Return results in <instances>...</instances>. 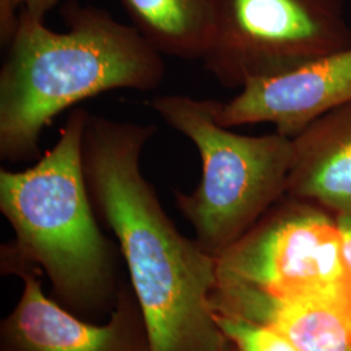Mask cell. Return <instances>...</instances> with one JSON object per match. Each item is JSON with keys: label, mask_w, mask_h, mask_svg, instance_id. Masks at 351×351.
Segmentation results:
<instances>
[{"label": "cell", "mask_w": 351, "mask_h": 351, "mask_svg": "<svg viewBox=\"0 0 351 351\" xmlns=\"http://www.w3.org/2000/svg\"><path fill=\"white\" fill-rule=\"evenodd\" d=\"M14 4L19 11L45 21V16L59 4V0H14Z\"/></svg>", "instance_id": "5bb4252c"}, {"label": "cell", "mask_w": 351, "mask_h": 351, "mask_svg": "<svg viewBox=\"0 0 351 351\" xmlns=\"http://www.w3.org/2000/svg\"><path fill=\"white\" fill-rule=\"evenodd\" d=\"M291 146L287 194L351 215V103L317 117Z\"/></svg>", "instance_id": "9c48e42d"}, {"label": "cell", "mask_w": 351, "mask_h": 351, "mask_svg": "<svg viewBox=\"0 0 351 351\" xmlns=\"http://www.w3.org/2000/svg\"><path fill=\"white\" fill-rule=\"evenodd\" d=\"M20 11L14 0H0V43L5 47L11 43L19 26Z\"/></svg>", "instance_id": "4fadbf2b"}, {"label": "cell", "mask_w": 351, "mask_h": 351, "mask_svg": "<svg viewBox=\"0 0 351 351\" xmlns=\"http://www.w3.org/2000/svg\"><path fill=\"white\" fill-rule=\"evenodd\" d=\"M219 101L182 94L149 101L164 123L190 139L201 156L202 177L190 193L175 191L176 207L202 247L217 256L287 195L291 138L278 133L245 136L220 125Z\"/></svg>", "instance_id": "277c9868"}, {"label": "cell", "mask_w": 351, "mask_h": 351, "mask_svg": "<svg viewBox=\"0 0 351 351\" xmlns=\"http://www.w3.org/2000/svg\"><path fill=\"white\" fill-rule=\"evenodd\" d=\"M226 351H232V345H230V346H229V348H228Z\"/></svg>", "instance_id": "2e32d148"}, {"label": "cell", "mask_w": 351, "mask_h": 351, "mask_svg": "<svg viewBox=\"0 0 351 351\" xmlns=\"http://www.w3.org/2000/svg\"><path fill=\"white\" fill-rule=\"evenodd\" d=\"M29 265L14 267L24 288L0 326L1 351H150L136 297L117 302L106 324H91L50 300Z\"/></svg>", "instance_id": "52a82bcc"}, {"label": "cell", "mask_w": 351, "mask_h": 351, "mask_svg": "<svg viewBox=\"0 0 351 351\" xmlns=\"http://www.w3.org/2000/svg\"><path fill=\"white\" fill-rule=\"evenodd\" d=\"M216 263V297L317 300L351 319V271L337 216L317 203L284 195Z\"/></svg>", "instance_id": "5b68a950"}, {"label": "cell", "mask_w": 351, "mask_h": 351, "mask_svg": "<svg viewBox=\"0 0 351 351\" xmlns=\"http://www.w3.org/2000/svg\"><path fill=\"white\" fill-rule=\"evenodd\" d=\"M342 239V251L351 271V215H336Z\"/></svg>", "instance_id": "9a60e30c"}, {"label": "cell", "mask_w": 351, "mask_h": 351, "mask_svg": "<svg viewBox=\"0 0 351 351\" xmlns=\"http://www.w3.org/2000/svg\"><path fill=\"white\" fill-rule=\"evenodd\" d=\"M213 307L275 329L298 351H351V319L326 302L233 294L213 297Z\"/></svg>", "instance_id": "30bf717a"}, {"label": "cell", "mask_w": 351, "mask_h": 351, "mask_svg": "<svg viewBox=\"0 0 351 351\" xmlns=\"http://www.w3.org/2000/svg\"><path fill=\"white\" fill-rule=\"evenodd\" d=\"M156 130L90 113L82 143L90 198L119 242L150 351H226L213 307L216 256L180 233L142 173Z\"/></svg>", "instance_id": "6da1fadb"}, {"label": "cell", "mask_w": 351, "mask_h": 351, "mask_svg": "<svg viewBox=\"0 0 351 351\" xmlns=\"http://www.w3.org/2000/svg\"><path fill=\"white\" fill-rule=\"evenodd\" d=\"M204 69L226 88L282 75L351 46L345 0H213Z\"/></svg>", "instance_id": "8992f818"}, {"label": "cell", "mask_w": 351, "mask_h": 351, "mask_svg": "<svg viewBox=\"0 0 351 351\" xmlns=\"http://www.w3.org/2000/svg\"><path fill=\"white\" fill-rule=\"evenodd\" d=\"M351 103V46L282 75L252 81L230 101H219L226 128L271 124L294 138L326 112Z\"/></svg>", "instance_id": "ba28073f"}, {"label": "cell", "mask_w": 351, "mask_h": 351, "mask_svg": "<svg viewBox=\"0 0 351 351\" xmlns=\"http://www.w3.org/2000/svg\"><path fill=\"white\" fill-rule=\"evenodd\" d=\"M65 32L20 11L0 71V158L39 159L45 128L77 103L112 90L149 93L165 77L164 55L132 25L77 0L65 1Z\"/></svg>", "instance_id": "7a4b0ae2"}, {"label": "cell", "mask_w": 351, "mask_h": 351, "mask_svg": "<svg viewBox=\"0 0 351 351\" xmlns=\"http://www.w3.org/2000/svg\"><path fill=\"white\" fill-rule=\"evenodd\" d=\"M90 112L73 108L56 143L24 171H0V210L14 232L5 268L37 265L64 306L90 313L112 297L114 251L97 221L84 169Z\"/></svg>", "instance_id": "3957f363"}, {"label": "cell", "mask_w": 351, "mask_h": 351, "mask_svg": "<svg viewBox=\"0 0 351 351\" xmlns=\"http://www.w3.org/2000/svg\"><path fill=\"white\" fill-rule=\"evenodd\" d=\"M216 323L236 351H298L275 329L241 317L215 311Z\"/></svg>", "instance_id": "7c38bea8"}, {"label": "cell", "mask_w": 351, "mask_h": 351, "mask_svg": "<svg viewBox=\"0 0 351 351\" xmlns=\"http://www.w3.org/2000/svg\"><path fill=\"white\" fill-rule=\"evenodd\" d=\"M132 26L163 53L202 60L215 25L213 0H119Z\"/></svg>", "instance_id": "8fae6325"}]
</instances>
